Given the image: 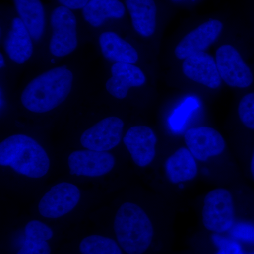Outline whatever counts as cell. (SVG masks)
Wrapping results in <instances>:
<instances>
[{
	"instance_id": "obj_31",
	"label": "cell",
	"mask_w": 254,
	"mask_h": 254,
	"mask_svg": "<svg viewBox=\"0 0 254 254\" xmlns=\"http://www.w3.org/2000/svg\"></svg>"
},
{
	"instance_id": "obj_25",
	"label": "cell",
	"mask_w": 254,
	"mask_h": 254,
	"mask_svg": "<svg viewBox=\"0 0 254 254\" xmlns=\"http://www.w3.org/2000/svg\"><path fill=\"white\" fill-rule=\"evenodd\" d=\"M53 235L52 229L38 220H31L25 227V237L49 241L53 238Z\"/></svg>"
},
{
	"instance_id": "obj_7",
	"label": "cell",
	"mask_w": 254,
	"mask_h": 254,
	"mask_svg": "<svg viewBox=\"0 0 254 254\" xmlns=\"http://www.w3.org/2000/svg\"><path fill=\"white\" fill-rule=\"evenodd\" d=\"M81 192L77 187L62 182L52 187L41 198L38 210L47 218H59L71 212L77 205Z\"/></svg>"
},
{
	"instance_id": "obj_9",
	"label": "cell",
	"mask_w": 254,
	"mask_h": 254,
	"mask_svg": "<svg viewBox=\"0 0 254 254\" xmlns=\"http://www.w3.org/2000/svg\"><path fill=\"white\" fill-rule=\"evenodd\" d=\"M70 174L76 176L101 177L109 173L115 165L113 155L107 151L76 150L68 158Z\"/></svg>"
},
{
	"instance_id": "obj_18",
	"label": "cell",
	"mask_w": 254,
	"mask_h": 254,
	"mask_svg": "<svg viewBox=\"0 0 254 254\" xmlns=\"http://www.w3.org/2000/svg\"><path fill=\"white\" fill-rule=\"evenodd\" d=\"M100 48L107 60L116 63H136L138 53L131 45L114 32H105L99 38Z\"/></svg>"
},
{
	"instance_id": "obj_23",
	"label": "cell",
	"mask_w": 254,
	"mask_h": 254,
	"mask_svg": "<svg viewBox=\"0 0 254 254\" xmlns=\"http://www.w3.org/2000/svg\"><path fill=\"white\" fill-rule=\"evenodd\" d=\"M238 113L242 123L254 130V93L246 95L242 98L239 104Z\"/></svg>"
},
{
	"instance_id": "obj_12",
	"label": "cell",
	"mask_w": 254,
	"mask_h": 254,
	"mask_svg": "<svg viewBox=\"0 0 254 254\" xmlns=\"http://www.w3.org/2000/svg\"><path fill=\"white\" fill-rule=\"evenodd\" d=\"M123 141L138 166L143 168L154 160L157 138L150 127L143 125L131 127Z\"/></svg>"
},
{
	"instance_id": "obj_8",
	"label": "cell",
	"mask_w": 254,
	"mask_h": 254,
	"mask_svg": "<svg viewBox=\"0 0 254 254\" xmlns=\"http://www.w3.org/2000/svg\"><path fill=\"white\" fill-rule=\"evenodd\" d=\"M124 123L121 119L110 117L103 119L82 133L81 143L87 149L108 151L120 143Z\"/></svg>"
},
{
	"instance_id": "obj_22",
	"label": "cell",
	"mask_w": 254,
	"mask_h": 254,
	"mask_svg": "<svg viewBox=\"0 0 254 254\" xmlns=\"http://www.w3.org/2000/svg\"><path fill=\"white\" fill-rule=\"evenodd\" d=\"M198 102L196 98L190 97L180 107L174 111L170 117V125L175 131H181L187 120L195 110L198 108Z\"/></svg>"
},
{
	"instance_id": "obj_30",
	"label": "cell",
	"mask_w": 254,
	"mask_h": 254,
	"mask_svg": "<svg viewBox=\"0 0 254 254\" xmlns=\"http://www.w3.org/2000/svg\"><path fill=\"white\" fill-rule=\"evenodd\" d=\"M0 58H1V62H0V63H1V67L2 68L3 66H4V58H3L2 55H0Z\"/></svg>"
},
{
	"instance_id": "obj_21",
	"label": "cell",
	"mask_w": 254,
	"mask_h": 254,
	"mask_svg": "<svg viewBox=\"0 0 254 254\" xmlns=\"http://www.w3.org/2000/svg\"><path fill=\"white\" fill-rule=\"evenodd\" d=\"M81 254H123L118 243L113 239L93 235L85 237L79 245Z\"/></svg>"
},
{
	"instance_id": "obj_14",
	"label": "cell",
	"mask_w": 254,
	"mask_h": 254,
	"mask_svg": "<svg viewBox=\"0 0 254 254\" xmlns=\"http://www.w3.org/2000/svg\"><path fill=\"white\" fill-rule=\"evenodd\" d=\"M111 72L112 77L107 81L106 89L118 99L126 98L130 88L143 86L145 82L144 73L133 64L115 63Z\"/></svg>"
},
{
	"instance_id": "obj_3",
	"label": "cell",
	"mask_w": 254,
	"mask_h": 254,
	"mask_svg": "<svg viewBox=\"0 0 254 254\" xmlns=\"http://www.w3.org/2000/svg\"><path fill=\"white\" fill-rule=\"evenodd\" d=\"M114 230L118 243L128 254H143L146 252L154 234L152 222L144 210L129 202L119 208Z\"/></svg>"
},
{
	"instance_id": "obj_19",
	"label": "cell",
	"mask_w": 254,
	"mask_h": 254,
	"mask_svg": "<svg viewBox=\"0 0 254 254\" xmlns=\"http://www.w3.org/2000/svg\"><path fill=\"white\" fill-rule=\"evenodd\" d=\"M20 19L33 39L39 40L44 32L45 11L41 0H14Z\"/></svg>"
},
{
	"instance_id": "obj_26",
	"label": "cell",
	"mask_w": 254,
	"mask_h": 254,
	"mask_svg": "<svg viewBox=\"0 0 254 254\" xmlns=\"http://www.w3.org/2000/svg\"><path fill=\"white\" fill-rule=\"evenodd\" d=\"M213 240L219 247L218 254H243L240 245L231 240L214 235Z\"/></svg>"
},
{
	"instance_id": "obj_27",
	"label": "cell",
	"mask_w": 254,
	"mask_h": 254,
	"mask_svg": "<svg viewBox=\"0 0 254 254\" xmlns=\"http://www.w3.org/2000/svg\"><path fill=\"white\" fill-rule=\"evenodd\" d=\"M232 235L240 240L254 243V226L248 224H238L232 228Z\"/></svg>"
},
{
	"instance_id": "obj_24",
	"label": "cell",
	"mask_w": 254,
	"mask_h": 254,
	"mask_svg": "<svg viewBox=\"0 0 254 254\" xmlns=\"http://www.w3.org/2000/svg\"><path fill=\"white\" fill-rule=\"evenodd\" d=\"M16 254H51V248L48 241L25 237Z\"/></svg>"
},
{
	"instance_id": "obj_17",
	"label": "cell",
	"mask_w": 254,
	"mask_h": 254,
	"mask_svg": "<svg viewBox=\"0 0 254 254\" xmlns=\"http://www.w3.org/2000/svg\"><path fill=\"white\" fill-rule=\"evenodd\" d=\"M197 172L195 158L186 148L177 150L165 163L166 176L173 184L190 181L196 177Z\"/></svg>"
},
{
	"instance_id": "obj_13",
	"label": "cell",
	"mask_w": 254,
	"mask_h": 254,
	"mask_svg": "<svg viewBox=\"0 0 254 254\" xmlns=\"http://www.w3.org/2000/svg\"><path fill=\"white\" fill-rule=\"evenodd\" d=\"M182 71L187 78L210 88H218L221 78L213 57L205 52L190 55L182 64Z\"/></svg>"
},
{
	"instance_id": "obj_10",
	"label": "cell",
	"mask_w": 254,
	"mask_h": 254,
	"mask_svg": "<svg viewBox=\"0 0 254 254\" xmlns=\"http://www.w3.org/2000/svg\"><path fill=\"white\" fill-rule=\"evenodd\" d=\"M185 143L194 158L205 161L210 157L221 154L225 148L222 135L208 127L190 128L185 134Z\"/></svg>"
},
{
	"instance_id": "obj_1",
	"label": "cell",
	"mask_w": 254,
	"mask_h": 254,
	"mask_svg": "<svg viewBox=\"0 0 254 254\" xmlns=\"http://www.w3.org/2000/svg\"><path fill=\"white\" fill-rule=\"evenodd\" d=\"M73 73L66 66L43 73L28 85L21 95V103L29 111L45 113L59 106L72 87Z\"/></svg>"
},
{
	"instance_id": "obj_11",
	"label": "cell",
	"mask_w": 254,
	"mask_h": 254,
	"mask_svg": "<svg viewBox=\"0 0 254 254\" xmlns=\"http://www.w3.org/2000/svg\"><path fill=\"white\" fill-rule=\"evenodd\" d=\"M223 25L218 20H210L189 33L177 45L175 54L178 59L185 60L190 55L204 52L216 41Z\"/></svg>"
},
{
	"instance_id": "obj_20",
	"label": "cell",
	"mask_w": 254,
	"mask_h": 254,
	"mask_svg": "<svg viewBox=\"0 0 254 254\" xmlns=\"http://www.w3.org/2000/svg\"><path fill=\"white\" fill-rule=\"evenodd\" d=\"M125 5L120 0H90L83 9L85 20L93 27H99L108 18H123Z\"/></svg>"
},
{
	"instance_id": "obj_6",
	"label": "cell",
	"mask_w": 254,
	"mask_h": 254,
	"mask_svg": "<svg viewBox=\"0 0 254 254\" xmlns=\"http://www.w3.org/2000/svg\"><path fill=\"white\" fill-rule=\"evenodd\" d=\"M219 74L228 86L247 88L253 82V74L239 52L230 45H224L216 52Z\"/></svg>"
},
{
	"instance_id": "obj_15",
	"label": "cell",
	"mask_w": 254,
	"mask_h": 254,
	"mask_svg": "<svg viewBox=\"0 0 254 254\" xmlns=\"http://www.w3.org/2000/svg\"><path fill=\"white\" fill-rule=\"evenodd\" d=\"M4 48L10 59L18 64L24 63L33 54L31 34L20 18L13 19Z\"/></svg>"
},
{
	"instance_id": "obj_28",
	"label": "cell",
	"mask_w": 254,
	"mask_h": 254,
	"mask_svg": "<svg viewBox=\"0 0 254 254\" xmlns=\"http://www.w3.org/2000/svg\"><path fill=\"white\" fill-rule=\"evenodd\" d=\"M90 0H58L62 6L71 10L83 9Z\"/></svg>"
},
{
	"instance_id": "obj_29",
	"label": "cell",
	"mask_w": 254,
	"mask_h": 254,
	"mask_svg": "<svg viewBox=\"0 0 254 254\" xmlns=\"http://www.w3.org/2000/svg\"><path fill=\"white\" fill-rule=\"evenodd\" d=\"M251 170H252V174L254 179V152L252 159V164H251Z\"/></svg>"
},
{
	"instance_id": "obj_16",
	"label": "cell",
	"mask_w": 254,
	"mask_h": 254,
	"mask_svg": "<svg viewBox=\"0 0 254 254\" xmlns=\"http://www.w3.org/2000/svg\"><path fill=\"white\" fill-rule=\"evenodd\" d=\"M132 25L142 36L150 37L156 28L157 7L154 0H126Z\"/></svg>"
},
{
	"instance_id": "obj_4",
	"label": "cell",
	"mask_w": 254,
	"mask_h": 254,
	"mask_svg": "<svg viewBox=\"0 0 254 254\" xmlns=\"http://www.w3.org/2000/svg\"><path fill=\"white\" fill-rule=\"evenodd\" d=\"M203 225L207 230L222 233L233 226V199L230 192L225 189H216L209 192L204 199Z\"/></svg>"
},
{
	"instance_id": "obj_2",
	"label": "cell",
	"mask_w": 254,
	"mask_h": 254,
	"mask_svg": "<svg viewBox=\"0 0 254 254\" xmlns=\"http://www.w3.org/2000/svg\"><path fill=\"white\" fill-rule=\"evenodd\" d=\"M0 165L9 166L20 175L37 179L48 173L50 159L44 148L33 138L16 134L0 143Z\"/></svg>"
},
{
	"instance_id": "obj_5",
	"label": "cell",
	"mask_w": 254,
	"mask_h": 254,
	"mask_svg": "<svg viewBox=\"0 0 254 254\" xmlns=\"http://www.w3.org/2000/svg\"><path fill=\"white\" fill-rule=\"evenodd\" d=\"M53 36L50 50L56 57L69 55L78 45L77 21L71 9L60 6L53 10L50 18Z\"/></svg>"
}]
</instances>
